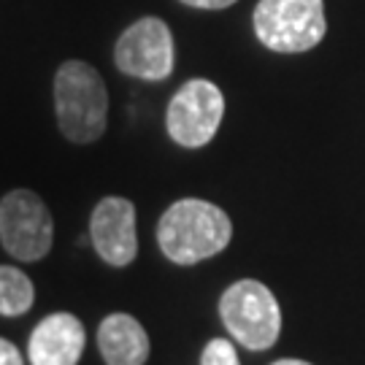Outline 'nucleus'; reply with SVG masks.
I'll list each match as a JSON object with an SVG mask.
<instances>
[{"instance_id":"1","label":"nucleus","mask_w":365,"mask_h":365,"mask_svg":"<svg viewBox=\"0 0 365 365\" xmlns=\"http://www.w3.org/2000/svg\"><path fill=\"white\" fill-rule=\"evenodd\" d=\"M233 238V222L217 203L182 197L170 203L157 222L160 252L176 265H197L217 257Z\"/></svg>"},{"instance_id":"6","label":"nucleus","mask_w":365,"mask_h":365,"mask_svg":"<svg viewBox=\"0 0 365 365\" xmlns=\"http://www.w3.org/2000/svg\"><path fill=\"white\" fill-rule=\"evenodd\" d=\"M54 222L46 203L33 190H11L0 200V244L22 262H38L49 255Z\"/></svg>"},{"instance_id":"11","label":"nucleus","mask_w":365,"mask_h":365,"mask_svg":"<svg viewBox=\"0 0 365 365\" xmlns=\"http://www.w3.org/2000/svg\"><path fill=\"white\" fill-rule=\"evenodd\" d=\"M36 300V287L14 265H0V314L3 317H22L30 312Z\"/></svg>"},{"instance_id":"5","label":"nucleus","mask_w":365,"mask_h":365,"mask_svg":"<svg viewBox=\"0 0 365 365\" xmlns=\"http://www.w3.org/2000/svg\"><path fill=\"white\" fill-rule=\"evenodd\" d=\"M225 117V95L209 78H190L173 92L165 111V130L173 144L200 149L214 141Z\"/></svg>"},{"instance_id":"12","label":"nucleus","mask_w":365,"mask_h":365,"mask_svg":"<svg viewBox=\"0 0 365 365\" xmlns=\"http://www.w3.org/2000/svg\"><path fill=\"white\" fill-rule=\"evenodd\" d=\"M200 365H241V360L230 339H211L200 352Z\"/></svg>"},{"instance_id":"3","label":"nucleus","mask_w":365,"mask_h":365,"mask_svg":"<svg viewBox=\"0 0 365 365\" xmlns=\"http://www.w3.org/2000/svg\"><path fill=\"white\" fill-rule=\"evenodd\" d=\"M220 319L227 336L252 352L271 349L282 336V306L257 279H238L222 292Z\"/></svg>"},{"instance_id":"15","label":"nucleus","mask_w":365,"mask_h":365,"mask_svg":"<svg viewBox=\"0 0 365 365\" xmlns=\"http://www.w3.org/2000/svg\"><path fill=\"white\" fill-rule=\"evenodd\" d=\"M271 365H314L309 363V360H298V357H282V360H276V363Z\"/></svg>"},{"instance_id":"9","label":"nucleus","mask_w":365,"mask_h":365,"mask_svg":"<svg viewBox=\"0 0 365 365\" xmlns=\"http://www.w3.org/2000/svg\"><path fill=\"white\" fill-rule=\"evenodd\" d=\"M84 325L78 317L57 312L43 317L30 333L27 354L33 365H78L84 354Z\"/></svg>"},{"instance_id":"14","label":"nucleus","mask_w":365,"mask_h":365,"mask_svg":"<svg viewBox=\"0 0 365 365\" xmlns=\"http://www.w3.org/2000/svg\"><path fill=\"white\" fill-rule=\"evenodd\" d=\"M0 365H22V354L11 341L0 339Z\"/></svg>"},{"instance_id":"8","label":"nucleus","mask_w":365,"mask_h":365,"mask_svg":"<svg viewBox=\"0 0 365 365\" xmlns=\"http://www.w3.org/2000/svg\"><path fill=\"white\" fill-rule=\"evenodd\" d=\"M90 241L98 257L114 268H125L138 257V230L133 200L108 195L98 200L90 217Z\"/></svg>"},{"instance_id":"4","label":"nucleus","mask_w":365,"mask_h":365,"mask_svg":"<svg viewBox=\"0 0 365 365\" xmlns=\"http://www.w3.org/2000/svg\"><path fill=\"white\" fill-rule=\"evenodd\" d=\"M255 36L276 54H303L327 33L325 0H260L252 11Z\"/></svg>"},{"instance_id":"13","label":"nucleus","mask_w":365,"mask_h":365,"mask_svg":"<svg viewBox=\"0 0 365 365\" xmlns=\"http://www.w3.org/2000/svg\"><path fill=\"white\" fill-rule=\"evenodd\" d=\"M182 3L190 9H200V11H222V9H230L238 0H182Z\"/></svg>"},{"instance_id":"2","label":"nucleus","mask_w":365,"mask_h":365,"mask_svg":"<svg viewBox=\"0 0 365 365\" xmlns=\"http://www.w3.org/2000/svg\"><path fill=\"white\" fill-rule=\"evenodd\" d=\"M57 128L71 144H95L108 125V92L84 60H66L54 73Z\"/></svg>"},{"instance_id":"10","label":"nucleus","mask_w":365,"mask_h":365,"mask_svg":"<svg viewBox=\"0 0 365 365\" xmlns=\"http://www.w3.org/2000/svg\"><path fill=\"white\" fill-rule=\"evenodd\" d=\"M98 349L106 365H144L149 360V333L133 314H108L98 327Z\"/></svg>"},{"instance_id":"7","label":"nucleus","mask_w":365,"mask_h":365,"mask_svg":"<svg viewBox=\"0 0 365 365\" xmlns=\"http://www.w3.org/2000/svg\"><path fill=\"white\" fill-rule=\"evenodd\" d=\"M114 63L125 76L165 81L173 73V36L160 16L135 19L114 46Z\"/></svg>"}]
</instances>
